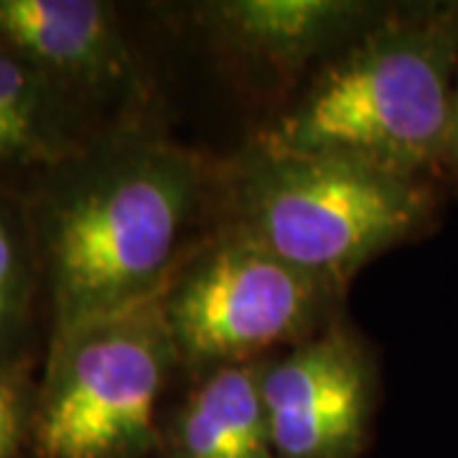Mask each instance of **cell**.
Returning <instances> with one entry per match:
<instances>
[{
    "label": "cell",
    "mask_w": 458,
    "mask_h": 458,
    "mask_svg": "<svg viewBox=\"0 0 458 458\" xmlns=\"http://www.w3.org/2000/svg\"><path fill=\"white\" fill-rule=\"evenodd\" d=\"M344 293L237 229L191 245L158 293L179 367L201 375L311 339L339 318Z\"/></svg>",
    "instance_id": "cell-4"
},
{
    "label": "cell",
    "mask_w": 458,
    "mask_h": 458,
    "mask_svg": "<svg viewBox=\"0 0 458 458\" xmlns=\"http://www.w3.org/2000/svg\"><path fill=\"white\" fill-rule=\"evenodd\" d=\"M87 148L77 138L72 98L18 54L0 47V168H59Z\"/></svg>",
    "instance_id": "cell-10"
},
{
    "label": "cell",
    "mask_w": 458,
    "mask_h": 458,
    "mask_svg": "<svg viewBox=\"0 0 458 458\" xmlns=\"http://www.w3.org/2000/svg\"><path fill=\"white\" fill-rule=\"evenodd\" d=\"M441 186L445 189V194H458V82L454 114H451V131H448V143H445V156H443Z\"/></svg>",
    "instance_id": "cell-13"
},
{
    "label": "cell",
    "mask_w": 458,
    "mask_h": 458,
    "mask_svg": "<svg viewBox=\"0 0 458 458\" xmlns=\"http://www.w3.org/2000/svg\"><path fill=\"white\" fill-rule=\"evenodd\" d=\"M369 344L336 318L262 360L260 393L276 458H357L377 403Z\"/></svg>",
    "instance_id": "cell-6"
},
{
    "label": "cell",
    "mask_w": 458,
    "mask_h": 458,
    "mask_svg": "<svg viewBox=\"0 0 458 458\" xmlns=\"http://www.w3.org/2000/svg\"><path fill=\"white\" fill-rule=\"evenodd\" d=\"M214 179L219 225L344 295L364 265L436 227L445 194L430 181L258 140Z\"/></svg>",
    "instance_id": "cell-3"
},
{
    "label": "cell",
    "mask_w": 458,
    "mask_h": 458,
    "mask_svg": "<svg viewBox=\"0 0 458 458\" xmlns=\"http://www.w3.org/2000/svg\"><path fill=\"white\" fill-rule=\"evenodd\" d=\"M23 430V394L8 375L0 372V458L16 456Z\"/></svg>",
    "instance_id": "cell-12"
},
{
    "label": "cell",
    "mask_w": 458,
    "mask_h": 458,
    "mask_svg": "<svg viewBox=\"0 0 458 458\" xmlns=\"http://www.w3.org/2000/svg\"><path fill=\"white\" fill-rule=\"evenodd\" d=\"M260 369L262 360L197 375L171 420L176 458H276Z\"/></svg>",
    "instance_id": "cell-9"
},
{
    "label": "cell",
    "mask_w": 458,
    "mask_h": 458,
    "mask_svg": "<svg viewBox=\"0 0 458 458\" xmlns=\"http://www.w3.org/2000/svg\"><path fill=\"white\" fill-rule=\"evenodd\" d=\"M0 47L18 54L69 98L140 89V66L110 3L0 0Z\"/></svg>",
    "instance_id": "cell-7"
},
{
    "label": "cell",
    "mask_w": 458,
    "mask_h": 458,
    "mask_svg": "<svg viewBox=\"0 0 458 458\" xmlns=\"http://www.w3.org/2000/svg\"><path fill=\"white\" fill-rule=\"evenodd\" d=\"M456 82L458 0L385 5L252 140L441 186Z\"/></svg>",
    "instance_id": "cell-2"
},
{
    "label": "cell",
    "mask_w": 458,
    "mask_h": 458,
    "mask_svg": "<svg viewBox=\"0 0 458 458\" xmlns=\"http://www.w3.org/2000/svg\"><path fill=\"white\" fill-rule=\"evenodd\" d=\"M199 31L229 59L293 80L354 41L382 3L367 0H209L191 8Z\"/></svg>",
    "instance_id": "cell-8"
},
{
    "label": "cell",
    "mask_w": 458,
    "mask_h": 458,
    "mask_svg": "<svg viewBox=\"0 0 458 458\" xmlns=\"http://www.w3.org/2000/svg\"><path fill=\"white\" fill-rule=\"evenodd\" d=\"M33 293V260L29 245L8 214L0 212V346L23 327Z\"/></svg>",
    "instance_id": "cell-11"
},
{
    "label": "cell",
    "mask_w": 458,
    "mask_h": 458,
    "mask_svg": "<svg viewBox=\"0 0 458 458\" xmlns=\"http://www.w3.org/2000/svg\"><path fill=\"white\" fill-rule=\"evenodd\" d=\"M179 367L158 295L51 344L38 438L49 458H138Z\"/></svg>",
    "instance_id": "cell-5"
},
{
    "label": "cell",
    "mask_w": 458,
    "mask_h": 458,
    "mask_svg": "<svg viewBox=\"0 0 458 458\" xmlns=\"http://www.w3.org/2000/svg\"><path fill=\"white\" fill-rule=\"evenodd\" d=\"M54 171L59 179L33 214L51 344L164 291L214 179L194 150L148 131L87 148Z\"/></svg>",
    "instance_id": "cell-1"
}]
</instances>
